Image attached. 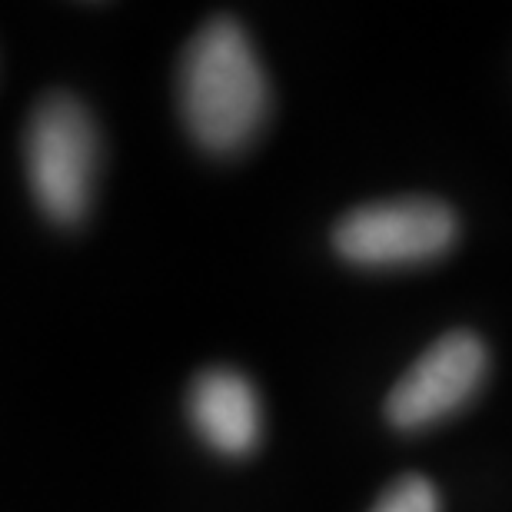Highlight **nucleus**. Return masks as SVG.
Returning <instances> with one entry per match:
<instances>
[{
    "mask_svg": "<svg viewBox=\"0 0 512 512\" xmlns=\"http://www.w3.org/2000/svg\"><path fill=\"white\" fill-rule=\"evenodd\" d=\"M180 114L207 153H237L270 110V84L253 44L233 17L207 20L180 60Z\"/></svg>",
    "mask_w": 512,
    "mask_h": 512,
    "instance_id": "f257e3e1",
    "label": "nucleus"
},
{
    "mask_svg": "<svg viewBox=\"0 0 512 512\" xmlns=\"http://www.w3.org/2000/svg\"><path fill=\"white\" fill-rule=\"evenodd\" d=\"M24 163L40 213L57 227H77L87 217L97 173V127L77 97L50 94L34 107Z\"/></svg>",
    "mask_w": 512,
    "mask_h": 512,
    "instance_id": "f03ea898",
    "label": "nucleus"
},
{
    "mask_svg": "<svg viewBox=\"0 0 512 512\" xmlns=\"http://www.w3.org/2000/svg\"><path fill=\"white\" fill-rule=\"evenodd\" d=\"M456 233V213L446 203L406 197L366 203L346 213L333 230V247L353 266L393 270L443 256L456 243Z\"/></svg>",
    "mask_w": 512,
    "mask_h": 512,
    "instance_id": "7ed1b4c3",
    "label": "nucleus"
},
{
    "mask_svg": "<svg viewBox=\"0 0 512 512\" xmlns=\"http://www.w3.org/2000/svg\"><path fill=\"white\" fill-rule=\"evenodd\" d=\"M489 353L469 330H453L436 340L386 399V419L403 433H416L453 416L486 376Z\"/></svg>",
    "mask_w": 512,
    "mask_h": 512,
    "instance_id": "20e7f679",
    "label": "nucleus"
},
{
    "mask_svg": "<svg viewBox=\"0 0 512 512\" xmlns=\"http://www.w3.org/2000/svg\"><path fill=\"white\" fill-rule=\"evenodd\" d=\"M187 413L193 429L220 456H247L260 439V399L247 376L227 366L200 373L190 386Z\"/></svg>",
    "mask_w": 512,
    "mask_h": 512,
    "instance_id": "39448f33",
    "label": "nucleus"
},
{
    "mask_svg": "<svg viewBox=\"0 0 512 512\" xmlns=\"http://www.w3.org/2000/svg\"><path fill=\"white\" fill-rule=\"evenodd\" d=\"M370 512H439V496L429 479L403 476L376 499Z\"/></svg>",
    "mask_w": 512,
    "mask_h": 512,
    "instance_id": "423d86ee",
    "label": "nucleus"
}]
</instances>
